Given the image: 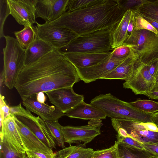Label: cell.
I'll use <instances>...</instances> for the list:
<instances>
[{
	"instance_id": "obj_50",
	"label": "cell",
	"mask_w": 158,
	"mask_h": 158,
	"mask_svg": "<svg viewBox=\"0 0 158 158\" xmlns=\"http://www.w3.org/2000/svg\"><path fill=\"white\" fill-rule=\"evenodd\" d=\"M158 85V66L157 69V70L155 78V86L154 87L157 86Z\"/></svg>"
},
{
	"instance_id": "obj_12",
	"label": "cell",
	"mask_w": 158,
	"mask_h": 158,
	"mask_svg": "<svg viewBox=\"0 0 158 158\" xmlns=\"http://www.w3.org/2000/svg\"><path fill=\"white\" fill-rule=\"evenodd\" d=\"M37 0H7L10 15L24 27L36 23Z\"/></svg>"
},
{
	"instance_id": "obj_52",
	"label": "cell",
	"mask_w": 158,
	"mask_h": 158,
	"mask_svg": "<svg viewBox=\"0 0 158 158\" xmlns=\"http://www.w3.org/2000/svg\"><path fill=\"white\" fill-rule=\"evenodd\" d=\"M154 87H155V88H158V85L157 86H156L154 87Z\"/></svg>"
},
{
	"instance_id": "obj_46",
	"label": "cell",
	"mask_w": 158,
	"mask_h": 158,
	"mask_svg": "<svg viewBox=\"0 0 158 158\" xmlns=\"http://www.w3.org/2000/svg\"><path fill=\"white\" fill-rule=\"evenodd\" d=\"M44 93L40 92L36 94L37 101L42 103H44L46 98Z\"/></svg>"
},
{
	"instance_id": "obj_6",
	"label": "cell",
	"mask_w": 158,
	"mask_h": 158,
	"mask_svg": "<svg viewBox=\"0 0 158 158\" xmlns=\"http://www.w3.org/2000/svg\"><path fill=\"white\" fill-rule=\"evenodd\" d=\"M6 45L3 49L4 84L12 89L20 72L25 66L26 50L20 46L16 38L5 35Z\"/></svg>"
},
{
	"instance_id": "obj_1",
	"label": "cell",
	"mask_w": 158,
	"mask_h": 158,
	"mask_svg": "<svg viewBox=\"0 0 158 158\" xmlns=\"http://www.w3.org/2000/svg\"><path fill=\"white\" fill-rule=\"evenodd\" d=\"M80 80L74 65L54 49L35 62L24 66L14 87L22 100L40 92L73 87Z\"/></svg>"
},
{
	"instance_id": "obj_39",
	"label": "cell",
	"mask_w": 158,
	"mask_h": 158,
	"mask_svg": "<svg viewBox=\"0 0 158 158\" xmlns=\"http://www.w3.org/2000/svg\"><path fill=\"white\" fill-rule=\"evenodd\" d=\"M0 127L5 119L10 115V107L6 104L4 100V97L0 94Z\"/></svg>"
},
{
	"instance_id": "obj_27",
	"label": "cell",
	"mask_w": 158,
	"mask_h": 158,
	"mask_svg": "<svg viewBox=\"0 0 158 158\" xmlns=\"http://www.w3.org/2000/svg\"><path fill=\"white\" fill-rule=\"evenodd\" d=\"M133 11L142 17L158 22V2L157 0H148Z\"/></svg>"
},
{
	"instance_id": "obj_34",
	"label": "cell",
	"mask_w": 158,
	"mask_h": 158,
	"mask_svg": "<svg viewBox=\"0 0 158 158\" xmlns=\"http://www.w3.org/2000/svg\"><path fill=\"white\" fill-rule=\"evenodd\" d=\"M134 29L136 30H147L157 34L158 32L155 28L147 21L135 12Z\"/></svg>"
},
{
	"instance_id": "obj_18",
	"label": "cell",
	"mask_w": 158,
	"mask_h": 158,
	"mask_svg": "<svg viewBox=\"0 0 158 158\" xmlns=\"http://www.w3.org/2000/svg\"><path fill=\"white\" fill-rule=\"evenodd\" d=\"M111 52L67 53L63 54L76 68H82L91 67L102 62L110 56Z\"/></svg>"
},
{
	"instance_id": "obj_14",
	"label": "cell",
	"mask_w": 158,
	"mask_h": 158,
	"mask_svg": "<svg viewBox=\"0 0 158 158\" xmlns=\"http://www.w3.org/2000/svg\"><path fill=\"white\" fill-rule=\"evenodd\" d=\"M69 0H37L36 18L48 23L60 18L66 12Z\"/></svg>"
},
{
	"instance_id": "obj_43",
	"label": "cell",
	"mask_w": 158,
	"mask_h": 158,
	"mask_svg": "<svg viewBox=\"0 0 158 158\" xmlns=\"http://www.w3.org/2000/svg\"><path fill=\"white\" fill-rule=\"evenodd\" d=\"M135 24V12L134 11H131V14L129 22L128 29L127 33L128 37L130 35L134 29Z\"/></svg>"
},
{
	"instance_id": "obj_17",
	"label": "cell",
	"mask_w": 158,
	"mask_h": 158,
	"mask_svg": "<svg viewBox=\"0 0 158 158\" xmlns=\"http://www.w3.org/2000/svg\"><path fill=\"white\" fill-rule=\"evenodd\" d=\"M0 137L4 138L15 151L26 153L14 116L11 114L4 119L0 127Z\"/></svg>"
},
{
	"instance_id": "obj_45",
	"label": "cell",
	"mask_w": 158,
	"mask_h": 158,
	"mask_svg": "<svg viewBox=\"0 0 158 158\" xmlns=\"http://www.w3.org/2000/svg\"><path fill=\"white\" fill-rule=\"evenodd\" d=\"M147 96L152 99H158V88H154Z\"/></svg>"
},
{
	"instance_id": "obj_53",
	"label": "cell",
	"mask_w": 158,
	"mask_h": 158,
	"mask_svg": "<svg viewBox=\"0 0 158 158\" xmlns=\"http://www.w3.org/2000/svg\"><path fill=\"white\" fill-rule=\"evenodd\" d=\"M157 2H158V0H157Z\"/></svg>"
},
{
	"instance_id": "obj_9",
	"label": "cell",
	"mask_w": 158,
	"mask_h": 158,
	"mask_svg": "<svg viewBox=\"0 0 158 158\" xmlns=\"http://www.w3.org/2000/svg\"><path fill=\"white\" fill-rule=\"evenodd\" d=\"M38 38L45 42L54 49L59 50L68 44L77 36L64 27L45 23H36Z\"/></svg>"
},
{
	"instance_id": "obj_26",
	"label": "cell",
	"mask_w": 158,
	"mask_h": 158,
	"mask_svg": "<svg viewBox=\"0 0 158 158\" xmlns=\"http://www.w3.org/2000/svg\"><path fill=\"white\" fill-rule=\"evenodd\" d=\"M14 34L20 46L25 50L38 38L36 28L33 25L24 27L21 31H15Z\"/></svg>"
},
{
	"instance_id": "obj_29",
	"label": "cell",
	"mask_w": 158,
	"mask_h": 158,
	"mask_svg": "<svg viewBox=\"0 0 158 158\" xmlns=\"http://www.w3.org/2000/svg\"><path fill=\"white\" fill-rule=\"evenodd\" d=\"M133 108L144 113L152 114L158 111V102L148 100H137L128 102Z\"/></svg>"
},
{
	"instance_id": "obj_4",
	"label": "cell",
	"mask_w": 158,
	"mask_h": 158,
	"mask_svg": "<svg viewBox=\"0 0 158 158\" xmlns=\"http://www.w3.org/2000/svg\"><path fill=\"white\" fill-rule=\"evenodd\" d=\"M111 32L105 29L78 35L59 50L63 54L111 52Z\"/></svg>"
},
{
	"instance_id": "obj_36",
	"label": "cell",
	"mask_w": 158,
	"mask_h": 158,
	"mask_svg": "<svg viewBox=\"0 0 158 158\" xmlns=\"http://www.w3.org/2000/svg\"><path fill=\"white\" fill-rule=\"evenodd\" d=\"M121 9L124 12L128 10L134 11L147 2V0H118Z\"/></svg>"
},
{
	"instance_id": "obj_35",
	"label": "cell",
	"mask_w": 158,
	"mask_h": 158,
	"mask_svg": "<svg viewBox=\"0 0 158 158\" xmlns=\"http://www.w3.org/2000/svg\"><path fill=\"white\" fill-rule=\"evenodd\" d=\"M131 52L130 46L123 44L113 49L110 57L114 59L125 60L129 56Z\"/></svg>"
},
{
	"instance_id": "obj_40",
	"label": "cell",
	"mask_w": 158,
	"mask_h": 158,
	"mask_svg": "<svg viewBox=\"0 0 158 158\" xmlns=\"http://www.w3.org/2000/svg\"><path fill=\"white\" fill-rule=\"evenodd\" d=\"M142 144L145 149L152 154L153 158H158V144L144 143Z\"/></svg>"
},
{
	"instance_id": "obj_44",
	"label": "cell",
	"mask_w": 158,
	"mask_h": 158,
	"mask_svg": "<svg viewBox=\"0 0 158 158\" xmlns=\"http://www.w3.org/2000/svg\"><path fill=\"white\" fill-rule=\"evenodd\" d=\"M143 126L148 130L154 132H158V127L153 122H142Z\"/></svg>"
},
{
	"instance_id": "obj_33",
	"label": "cell",
	"mask_w": 158,
	"mask_h": 158,
	"mask_svg": "<svg viewBox=\"0 0 158 158\" xmlns=\"http://www.w3.org/2000/svg\"><path fill=\"white\" fill-rule=\"evenodd\" d=\"M10 14L7 0H0V38L4 37L3 26L6 19Z\"/></svg>"
},
{
	"instance_id": "obj_21",
	"label": "cell",
	"mask_w": 158,
	"mask_h": 158,
	"mask_svg": "<svg viewBox=\"0 0 158 158\" xmlns=\"http://www.w3.org/2000/svg\"><path fill=\"white\" fill-rule=\"evenodd\" d=\"M53 49L48 44L37 38L26 50L24 66L35 62Z\"/></svg>"
},
{
	"instance_id": "obj_24",
	"label": "cell",
	"mask_w": 158,
	"mask_h": 158,
	"mask_svg": "<svg viewBox=\"0 0 158 158\" xmlns=\"http://www.w3.org/2000/svg\"><path fill=\"white\" fill-rule=\"evenodd\" d=\"M94 151L80 146H70L55 153L54 158H91Z\"/></svg>"
},
{
	"instance_id": "obj_2",
	"label": "cell",
	"mask_w": 158,
	"mask_h": 158,
	"mask_svg": "<svg viewBox=\"0 0 158 158\" xmlns=\"http://www.w3.org/2000/svg\"><path fill=\"white\" fill-rule=\"evenodd\" d=\"M124 13L118 0H99L85 8L66 12L48 23L66 28L79 35L105 29L112 31Z\"/></svg>"
},
{
	"instance_id": "obj_20",
	"label": "cell",
	"mask_w": 158,
	"mask_h": 158,
	"mask_svg": "<svg viewBox=\"0 0 158 158\" xmlns=\"http://www.w3.org/2000/svg\"><path fill=\"white\" fill-rule=\"evenodd\" d=\"M70 118L84 120L102 119L107 117L101 109L84 101L64 114Z\"/></svg>"
},
{
	"instance_id": "obj_23",
	"label": "cell",
	"mask_w": 158,
	"mask_h": 158,
	"mask_svg": "<svg viewBox=\"0 0 158 158\" xmlns=\"http://www.w3.org/2000/svg\"><path fill=\"white\" fill-rule=\"evenodd\" d=\"M136 60V56L131 51L127 58L103 79H121L126 81L132 73Z\"/></svg>"
},
{
	"instance_id": "obj_15",
	"label": "cell",
	"mask_w": 158,
	"mask_h": 158,
	"mask_svg": "<svg viewBox=\"0 0 158 158\" xmlns=\"http://www.w3.org/2000/svg\"><path fill=\"white\" fill-rule=\"evenodd\" d=\"M23 105L26 110L38 115L44 121L58 120L64 114L54 106H49L38 101L36 95L22 99Z\"/></svg>"
},
{
	"instance_id": "obj_25",
	"label": "cell",
	"mask_w": 158,
	"mask_h": 158,
	"mask_svg": "<svg viewBox=\"0 0 158 158\" xmlns=\"http://www.w3.org/2000/svg\"><path fill=\"white\" fill-rule=\"evenodd\" d=\"M117 143L119 158H153L152 154L145 149H141L123 143Z\"/></svg>"
},
{
	"instance_id": "obj_30",
	"label": "cell",
	"mask_w": 158,
	"mask_h": 158,
	"mask_svg": "<svg viewBox=\"0 0 158 158\" xmlns=\"http://www.w3.org/2000/svg\"><path fill=\"white\" fill-rule=\"evenodd\" d=\"M26 155L15 150L4 138L0 137V158H27Z\"/></svg>"
},
{
	"instance_id": "obj_41",
	"label": "cell",
	"mask_w": 158,
	"mask_h": 158,
	"mask_svg": "<svg viewBox=\"0 0 158 158\" xmlns=\"http://www.w3.org/2000/svg\"><path fill=\"white\" fill-rule=\"evenodd\" d=\"M27 155L35 156L40 158H54L55 153L47 154L34 151H27Z\"/></svg>"
},
{
	"instance_id": "obj_13",
	"label": "cell",
	"mask_w": 158,
	"mask_h": 158,
	"mask_svg": "<svg viewBox=\"0 0 158 158\" xmlns=\"http://www.w3.org/2000/svg\"><path fill=\"white\" fill-rule=\"evenodd\" d=\"M125 60L113 59L110 56L104 61L94 66L76 69L80 80L85 83H89L103 79Z\"/></svg>"
},
{
	"instance_id": "obj_32",
	"label": "cell",
	"mask_w": 158,
	"mask_h": 158,
	"mask_svg": "<svg viewBox=\"0 0 158 158\" xmlns=\"http://www.w3.org/2000/svg\"><path fill=\"white\" fill-rule=\"evenodd\" d=\"M116 141L110 148L94 151L91 158H119Z\"/></svg>"
},
{
	"instance_id": "obj_51",
	"label": "cell",
	"mask_w": 158,
	"mask_h": 158,
	"mask_svg": "<svg viewBox=\"0 0 158 158\" xmlns=\"http://www.w3.org/2000/svg\"><path fill=\"white\" fill-rule=\"evenodd\" d=\"M28 158H40L35 156L27 155Z\"/></svg>"
},
{
	"instance_id": "obj_10",
	"label": "cell",
	"mask_w": 158,
	"mask_h": 158,
	"mask_svg": "<svg viewBox=\"0 0 158 158\" xmlns=\"http://www.w3.org/2000/svg\"><path fill=\"white\" fill-rule=\"evenodd\" d=\"M123 85L124 88L131 89L136 95L147 96L155 86V78L150 75L148 66L136 60L131 74Z\"/></svg>"
},
{
	"instance_id": "obj_42",
	"label": "cell",
	"mask_w": 158,
	"mask_h": 158,
	"mask_svg": "<svg viewBox=\"0 0 158 158\" xmlns=\"http://www.w3.org/2000/svg\"><path fill=\"white\" fill-rule=\"evenodd\" d=\"M147 65L148 67L150 75L155 78L158 66V60L154 61Z\"/></svg>"
},
{
	"instance_id": "obj_7",
	"label": "cell",
	"mask_w": 158,
	"mask_h": 158,
	"mask_svg": "<svg viewBox=\"0 0 158 158\" xmlns=\"http://www.w3.org/2000/svg\"><path fill=\"white\" fill-rule=\"evenodd\" d=\"M111 124L122 137H130L141 143L158 144V132L147 129L142 122L118 118H111Z\"/></svg>"
},
{
	"instance_id": "obj_8",
	"label": "cell",
	"mask_w": 158,
	"mask_h": 158,
	"mask_svg": "<svg viewBox=\"0 0 158 158\" xmlns=\"http://www.w3.org/2000/svg\"><path fill=\"white\" fill-rule=\"evenodd\" d=\"M102 125L101 119L90 120L87 125L81 126H62L65 142L70 146L73 143L85 146L101 134Z\"/></svg>"
},
{
	"instance_id": "obj_22",
	"label": "cell",
	"mask_w": 158,
	"mask_h": 158,
	"mask_svg": "<svg viewBox=\"0 0 158 158\" xmlns=\"http://www.w3.org/2000/svg\"><path fill=\"white\" fill-rule=\"evenodd\" d=\"M131 11L128 10L125 12L121 20L111 31L112 49L123 45L128 37L127 29Z\"/></svg>"
},
{
	"instance_id": "obj_19",
	"label": "cell",
	"mask_w": 158,
	"mask_h": 158,
	"mask_svg": "<svg viewBox=\"0 0 158 158\" xmlns=\"http://www.w3.org/2000/svg\"><path fill=\"white\" fill-rule=\"evenodd\" d=\"M17 119L27 126L48 147L56 149V144L50 135L45 121L38 116L35 120L23 116H16Z\"/></svg>"
},
{
	"instance_id": "obj_47",
	"label": "cell",
	"mask_w": 158,
	"mask_h": 158,
	"mask_svg": "<svg viewBox=\"0 0 158 158\" xmlns=\"http://www.w3.org/2000/svg\"><path fill=\"white\" fill-rule=\"evenodd\" d=\"M142 17L147 21L155 28L157 31L158 35V22L148 18L144 17Z\"/></svg>"
},
{
	"instance_id": "obj_16",
	"label": "cell",
	"mask_w": 158,
	"mask_h": 158,
	"mask_svg": "<svg viewBox=\"0 0 158 158\" xmlns=\"http://www.w3.org/2000/svg\"><path fill=\"white\" fill-rule=\"evenodd\" d=\"M17 129L23 144L27 151L52 154V149L44 144L26 125L14 116Z\"/></svg>"
},
{
	"instance_id": "obj_49",
	"label": "cell",
	"mask_w": 158,
	"mask_h": 158,
	"mask_svg": "<svg viewBox=\"0 0 158 158\" xmlns=\"http://www.w3.org/2000/svg\"><path fill=\"white\" fill-rule=\"evenodd\" d=\"M5 81V73L3 70L0 73V89L1 90V88L3 84H4Z\"/></svg>"
},
{
	"instance_id": "obj_37",
	"label": "cell",
	"mask_w": 158,
	"mask_h": 158,
	"mask_svg": "<svg viewBox=\"0 0 158 158\" xmlns=\"http://www.w3.org/2000/svg\"><path fill=\"white\" fill-rule=\"evenodd\" d=\"M10 113L12 116H19L35 120L36 117L33 115L31 112L24 109L21 103L16 106L10 107Z\"/></svg>"
},
{
	"instance_id": "obj_3",
	"label": "cell",
	"mask_w": 158,
	"mask_h": 158,
	"mask_svg": "<svg viewBox=\"0 0 158 158\" xmlns=\"http://www.w3.org/2000/svg\"><path fill=\"white\" fill-rule=\"evenodd\" d=\"M90 104L101 109L107 117L111 118L127 119L143 123L152 122L151 114L138 110L128 102L118 99L110 93L96 96L91 100Z\"/></svg>"
},
{
	"instance_id": "obj_28",
	"label": "cell",
	"mask_w": 158,
	"mask_h": 158,
	"mask_svg": "<svg viewBox=\"0 0 158 158\" xmlns=\"http://www.w3.org/2000/svg\"><path fill=\"white\" fill-rule=\"evenodd\" d=\"M45 123L50 135L56 145L63 148H65L62 126L58 121H46Z\"/></svg>"
},
{
	"instance_id": "obj_48",
	"label": "cell",
	"mask_w": 158,
	"mask_h": 158,
	"mask_svg": "<svg viewBox=\"0 0 158 158\" xmlns=\"http://www.w3.org/2000/svg\"><path fill=\"white\" fill-rule=\"evenodd\" d=\"M151 117L152 122L158 127V112L151 114Z\"/></svg>"
},
{
	"instance_id": "obj_38",
	"label": "cell",
	"mask_w": 158,
	"mask_h": 158,
	"mask_svg": "<svg viewBox=\"0 0 158 158\" xmlns=\"http://www.w3.org/2000/svg\"><path fill=\"white\" fill-rule=\"evenodd\" d=\"M118 143H123L141 149H145L142 143L130 137H124L117 135Z\"/></svg>"
},
{
	"instance_id": "obj_11",
	"label": "cell",
	"mask_w": 158,
	"mask_h": 158,
	"mask_svg": "<svg viewBox=\"0 0 158 158\" xmlns=\"http://www.w3.org/2000/svg\"><path fill=\"white\" fill-rule=\"evenodd\" d=\"M49 101L55 107L65 114L84 101L82 95L76 93L73 87L46 92Z\"/></svg>"
},
{
	"instance_id": "obj_5",
	"label": "cell",
	"mask_w": 158,
	"mask_h": 158,
	"mask_svg": "<svg viewBox=\"0 0 158 158\" xmlns=\"http://www.w3.org/2000/svg\"><path fill=\"white\" fill-rule=\"evenodd\" d=\"M123 44L130 46L139 63L148 65L158 60V35L151 31L134 29Z\"/></svg>"
},
{
	"instance_id": "obj_31",
	"label": "cell",
	"mask_w": 158,
	"mask_h": 158,
	"mask_svg": "<svg viewBox=\"0 0 158 158\" xmlns=\"http://www.w3.org/2000/svg\"><path fill=\"white\" fill-rule=\"evenodd\" d=\"M99 1V0H69L66 7V12H70L85 8L97 3Z\"/></svg>"
}]
</instances>
